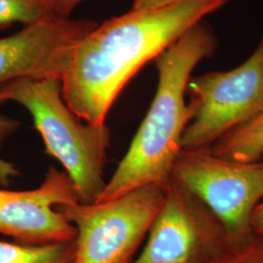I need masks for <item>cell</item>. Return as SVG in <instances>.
I'll return each instance as SVG.
<instances>
[{"label": "cell", "instance_id": "2", "mask_svg": "<svg viewBox=\"0 0 263 263\" xmlns=\"http://www.w3.org/2000/svg\"><path fill=\"white\" fill-rule=\"evenodd\" d=\"M216 47V35L201 21L154 60L158 84L151 107L95 203L110 201L143 185H168L183 132L193 116V107L185 101L188 81L195 66L215 54Z\"/></svg>", "mask_w": 263, "mask_h": 263}, {"label": "cell", "instance_id": "11", "mask_svg": "<svg viewBox=\"0 0 263 263\" xmlns=\"http://www.w3.org/2000/svg\"><path fill=\"white\" fill-rule=\"evenodd\" d=\"M74 241L47 245L0 241V263H74Z\"/></svg>", "mask_w": 263, "mask_h": 263}, {"label": "cell", "instance_id": "3", "mask_svg": "<svg viewBox=\"0 0 263 263\" xmlns=\"http://www.w3.org/2000/svg\"><path fill=\"white\" fill-rule=\"evenodd\" d=\"M16 103L32 117L45 152L58 160L71 179L80 203H95L106 181L104 165L110 142L105 125L85 122L63 98L59 78H20L0 85V104Z\"/></svg>", "mask_w": 263, "mask_h": 263}, {"label": "cell", "instance_id": "5", "mask_svg": "<svg viewBox=\"0 0 263 263\" xmlns=\"http://www.w3.org/2000/svg\"><path fill=\"white\" fill-rule=\"evenodd\" d=\"M193 116L181 149H208L263 111V35L241 66L191 77L186 87Z\"/></svg>", "mask_w": 263, "mask_h": 263}, {"label": "cell", "instance_id": "16", "mask_svg": "<svg viewBox=\"0 0 263 263\" xmlns=\"http://www.w3.org/2000/svg\"><path fill=\"white\" fill-rule=\"evenodd\" d=\"M184 0H133L132 11H151L167 7Z\"/></svg>", "mask_w": 263, "mask_h": 263}, {"label": "cell", "instance_id": "9", "mask_svg": "<svg viewBox=\"0 0 263 263\" xmlns=\"http://www.w3.org/2000/svg\"><path fill=\"white\" fill-rule=\"evenodd\" d=\"M79 202L76 188L65 171L50 167L35 189L14 191L0 187V234L24 244L73 242L76 229L58 206Z\"/></svg>", "mask_w": 263, "mask_h": 263}, {"label": "cell", "instance_id": "1", "mask_svg": "<svg viewBox=\"0 0 263 263\" xmlns=\"http://www.w3.org/2000/svg\"><path fill=\"white\" fill-rule=\"evenodd\" d=\"M228 1L184 0L99 24L76 46L61 79L66 104L85 122L105 125L116 98L141 67Z\"/></svg>", "mask_w": 263, "mask_h": 263}, {"label": "cell", "instance_id": "4", "mask_svg": "<svg viewBox=\"0 0 263 263\" xmlns=\"http://www.w3.org/2000/svg\"><path fill=\"white\" fill-rule=\"evenodd\" d=\"M166 187L148 184L107 202L56 207L76 227L74 263H129L159 213Z\"/></svg>", "mask_w": 263, "mask_h": 263}, {"label": "cell", "instance_id": "6", "mask_svg": "<svg viewBox=\"0 0 263 263\" xmlns=\"http://www.w3.org/2000/svg\"><path fill=\"white\" fill-rule=\"evenodd\" d=\"M171 179L211 211L233 242L254 236L251 219L263 201V160L240 162L209 149H181Z\"/></svg>", "mask_w": 263, "mask_h": 263}, {"label": "cell", "instance_id": "8", "mask_svg": "<svg viewBox=\"0 0 263 263\" xmlns=\"http://www.w3.org/2000/svg\"><path fill=\"white\" fill-rule=\"evenodd\" d=\"M98 25L93 20L49 16L0 38V85L20 78L62 79L76 46Z\"/></svg>", "mask_w": 263, "mask_h": 263}, {"label": "cell", "instance_id": "7", "mask_svg": "<svg viewBox=\"0 0 263 263\" xmlns=\"http://www.w3.org/2000/svg\"><path fill=\"white\" fill-rule=\"evenodd\" d=\"M228 241L211 211L171 179L146 245L131 263H205Z\"/></svg>", "mask_w": 263, "mask_h": 263}, {"label": "cell", "instance_id": "17", "mask_svg": "<svg viewBox=\"0 0 263 263\" xmlns=\"http://www.w3.org/2000/svg\"><path fill=\"white\" fill-rule=\"evenodd\" d=\"M19 175V170L17 169L14 163L0 158V187L7 186L11 179L18 177Z\"/></svg>", "mask_w": 263, "mask_h": 263}, {"label": "cell", "instance_id": "18", "mask_svg": "<svg viewBox=\"0 0 263 263\" xmlns=\"http://www.w3.org/2000/svg\"><path fill=\"white\" fill-rule=\"evenodd\" d=\"M251 227L254 235L263 238V201L254 209L251 219Z\"/></svg>", "mask_w": 263, "mask_h": 263}, {"label": "cell", "instance_id": "14", "mask_svg": "<svg viewBox=\"0 0 263 263\" xmlns=\"http://www.w3.org/2000/svg\"><path fill=\"white\" fill-rule=\"evenodd\" d=\"M85 0H47L52 16L61 18H69L76 6Z\"/></svg>", "mask_w": 263, "mask_h": 263}, {"label": "cell", "instance_id": "12", "mask_svg": "<svg viewBox=\"0 0 263 263\" xmlns=\"http://www.w3.org/2000/svg\"><path fill=\"white\" fill-rule=\"evenodd\" d=\"M49 16L47 0H0V30L18 23L28 26Z\"/></svg>", "mask_w": 263, "mask_h": 263}, {"label": "cell", "instance_id": "10", "mask_svg": "<svg viewBox=\"0 0 263 263\" xmlns=\"http://www.w3.org/2000/svg\"><path fill=\"white\" fill-rule=\"evenodd\" d=\"M208 149L216 156L234 161L262 160L263 111L251 121L227 134Z\"/></svg>", "mask_w": 263, "mask_h": 263}, {"label": "cell", "instance_id": "13", "mask_svg": "<svg viewBox=\"0 0 263 263\" xmlns=\"http://www.w3.org/2000/svg\"><path fill=\"white\" fill-rule=\"evenodd\" d=\"M205 263H263V238L252 236L241 241H228Z\"/></svg>", "mask_w": 263, "mask_h": 263}, {"label": "cell", "instance_id": "15", "mask_svg": "<svg viewBox=\"0 0 263 263\" xmlns=\"http://www.w3.org/2000/svg\"><path fill=\"white\" fill-rule=\"evenodd\" d=\"M21 127V122L17 119L0 113V149L4 143L18 131Z\"/></svg>", "mask_w": 263, "mask_h": 263}]
</instances>
